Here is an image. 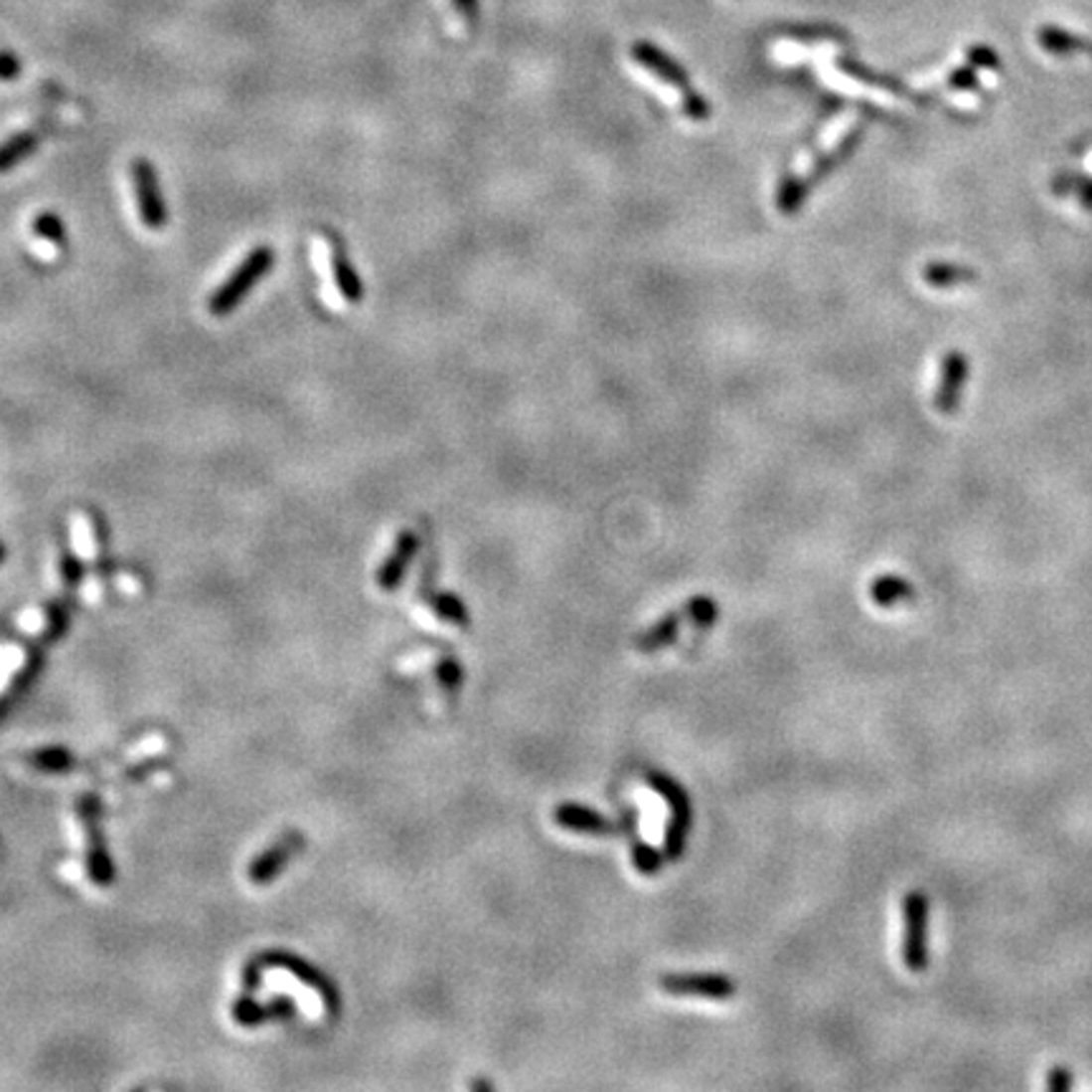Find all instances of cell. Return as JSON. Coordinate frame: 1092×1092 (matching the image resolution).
I'll list each match as a JSON object with an SVG mask.
<instances>
[{"label":"cell","mask_w":1092,"mask_h":1092,"mask_svg":"<svg viewBox=\"0 0 1092 1092\" xmlns=\"http://www.w3.org/2000/svg\"><path fill=\"white\" fill-rule=\"evenodd\" d=\"M271 268H273V248H268V245H258V248L250 250L243 261L238 263V268H235V271L231 273V276H228L216 291H213V296L208 299V311H211L213 316H218V319H221V316L234 314V311L240 306V301L253 291L255 283L261 281Z\"/></svg>","instance_id":"6da1fadb"},{"label":"cell","mask_w":1092,"mask_h":1092,"mask_svg":"<svg viewBox=\"0 0 1092 1092\" xmlns=\"http://www.w3.org/2000/svg\"><path fill=\"white\" fill-rule=\"evenodd\" d=\"M645 779H648L650 787L666 799L668 807H671V822H668L666 838H663V855H666L668 862H678L683 858V853H686L688 835H691V825H694L691 797H688V792L676 779L663 774V771H645Z\"/></svg>","instance_id":"7a4b0ae2"},{"label":"cell","mask_w":1092,"mask_h":1092,"mask_svg":"<svg viewBox=\"0 0 1092 1092\" xmlns=\"http://www.w3.org/2000/svg\"><path fill=\"white\" fill-rule=\"evenodd\" d=\"M928 898L921 890H913L903 898V964L921 974L928 966Z\"/></svg>","instance_id":"3957f363"},{"label":"cell","mask_w":1092,"mask_h":1092,"mask_svg":"<svg viewBox=\"0 0 1092 1092\" xmlns=\"http://www.w3.org/2000/svg\"><path fill=\"white\" fill-rule=\"evenodd\" d=\"M132 185L134 198H137L139 218H142L145 228L162 231L167 226V206L165 198H162L160 183H157L155 167L145 157H137L132 162Z\"/></svg>","instance_id":"277c9868"},{"label":"cell","mask_w":1092,"mask_h":1092,"mask_svg":"<svg viewBox=\"0 0 1092 1092\" xmlns=\"http://www.w3.org/2000/svg\"><path fill=\"white\" fill-rule=\"evenodd\" d=\"M660 989L671 997H696L726 1002L736 997V982L723 974H666L660 976Z\"/></svg>","instance_id":"5b68a950"},{"label":"cell","mask_w":1092,"mask_h":1092,"mask_svg":"<svg viewBox=\"0 0 1092 1092\" xmlns=\"http://www.w3.org/2000/svg\"><path fill=\"white\" fill-rule=\"evenodd\" d=\"M554 822L564 830L579 832V835H594V838H615L625 830V822H612L605 815H599L597 810L571 802L556 804Z\"/></svg>","instance_id":"8992f818"},{"label":"cell","mask_w":1092,"mask_h":1092,"mask_svg":"<svg viewBox=\"0 0 1092 1092\" xmlns=\"http://www.w3.org/2000/svg\"><path fill=\"white\" fill-rule=\"evenodd\" d=\"M966 375H969V365H966L964 355L959 352H951L946 355L941 367V385L936 390V397H933V405L943 415H951L959 407V394L964 390Z\"/></svg>","instance_id":"52a82bcc"},{"label":"cell","mask_w":1092,"mask_h":1092,"mask_svg":"<svg viewBox=\"0 0 1092 1092\" xmlns=\"http://www.w3.org/2000/svg\"><path fill=\"white\" fill-rule=\"evenodd\" d=\"M632 56H635V62L643 64L645 69H650L655 77H660L666 83L676 86L681 94L691 91V78L686 77V72H683V69L678 67L676 62H673L671 56H666L663 51L655 49V46L638 44L635 49H632Z\"/></svg>","instance_id":"ba28073f"},{"label":"cell","mask_w":1092,"mask_h":1092,"mask_svg":"<svg viewBox=\"0 0 1092 1092\" xmlns=\"http://www.w3.org/2000/svg\"><path fill=\"white\" fill-rule=\"evenodd\" d=\"M417 546H420V542H417V537L412 532H402L397 537V544H394V551L392 554L385 559V564L380 566V574H378V582L383 589H394L399 582H402V577H405V571L407 566H410L412 556L417 554Z\"/></svg>","instance_id":"9c48e42d"},{"label":"cell","mask_w":1092,"mask_h":1092,"mask_svg":"<svg viewBox=\"0 0 1092 1092\" xmlns=\"http://www.w3.org/2000/svg\"><path fill=\"white\" fill-rule=\"evenodd\" d=\"M329 263H332V278L339 294L350 301V304L362 301V296H365V286H362L360 276H357L350 258H347V253H344V248L339 243H329Z\"/></svg>","instance_id":"30bf717a"},{"label":"cell","mask_w":1092,"mask_h":1092,"mask_svg":"<svg viewBox=\"0 0 1092 1092\" xmlns=\"http://www.w3.org/2000/svg\"><path fill=\"white\" fill-rule=\"evenodd\" d=\"M683 617H686V612H668L666 617H660L653 627H648V630L635 640V648H638L640 653H655V650L676 643L678 632H681Z\"/></svg>","instance_id":"8fae6325"},{"label":"cell","mask_w":1092,"mask_h":1092,"mask_svg":"<svg viewBox=\"0 0 1092 1092\" xmlns=\"http://www.w3.org/2000/svg\"><path fill=\"white\" fill-rule=\"evenodd\" d=\"M859 134H862V129H859V127H858V129H853V132H848V134H845V137H843V142H840V145L835 147V150L827 152V155H822L820 160H817L815 165H812L810 175H807V178H804V183L810 185V190L815 188V185L820 183L822 178H827V175H830V172L835 170V167H838L840 162H843L845 157L850 155V152H855V147H858V142H859Z\"/></svg>","instance_id":"7c38bea8"},{"label":"cell","mask_w":1092,"mask_h":1092,"mask_svg":"<svg viewBox=\"0 0 1092 1092\" xmlns=\"http://www.w3.org/2000/svg\"><path fill=\"white\" fill-rule=\"evenodd\" d=\"M39 147V134L36 132H18L11 139H6L0 145V172L13 170L16 165H21L26 157L34 155V150Z\"/></svg>","instance_id":"4fadbf2b"},{"label":"cell","mask_w":1092,"mask_h":1092,"mask_svg":"<svg viewBox=\"0 0 1092 1092\" xmlns=\"http://www.w3.org/2000/svg\"><path fill=\"white\" fill-rule=\"evenodd\" d=\"M870 597L875 605L880 607H893L900 599L913 597V587H910L905 579L893 577V574H885V577H877L870 587Z\"/></svg>","instance_id":"5bb4252c"},{"label":"cell","mask_w":1092,"mask_h":1092,"mask_svg":"<svg viewBox=\"0 0 1092 1092\" xmlns=\"http://www.w3.org/2000/svg\"><path fill=\"white\" fill-rule=\"evenodd\" d=\"M974 278V271L964 266H956V263H928L923 268V281L933 289H948V286H959V283Z\"/></svg>","instance_id":"9a60e30c"},{"label":"cell","mask_w":1092,"mask_h":1092,"mask_svg":"<svg viewBox=\"0 0 1092 1092\" xmlns=\"http://www.w3.org/2000/svg\"><path fill=\"white\" fill-rule=\"evenodd\" d=\"M810 185L804 183V178H794V175H787V178H782V183H779V190H777V208L782 216H794V213L802 208V203L807 200V195H810Z\"/></svg>","instance_id":"2e32d148"},{"label":"cell","mask_w":1092,"mask_h":1092,"mask_svg":"<svg viewBox=\"0 0 1092 1092\" xmlns=\"http://www.w3.org/2000/svg\"><path fill=\"white\" fill-rule=\"evenodd\" d=\"M430 607L435 610V615L458 627H468V622H471L466 605L455 594H435V597H430Z\"/></svg>","instance_id":"e0dca14e"},{"label":"cell","mask_w":1092,"mask_h":1092,"mask_svg":"<svg viewBox=\"0 0 1092 1092\" xmlns=\"http://www.w3.org/2000/svg\"><path fill=\"white\" fill-rule=\"evenodd\" d=\"M632 862H635L640 875H658L663 862H666V855L660 853V850L650 848V845L640 843V840H635L632 843Z\"/></svg>","instance_id":"ac0fdd59"},{"label":"cell","mask_w":1092,"mask_h":1092,"mask_svg":"<svg viewBox=\"0 0 1092 1092\" xmlns=\"http://www.w3.org/2000/svg\"><path fill=\"white\" fill-rule=\"evenodd\" d=\"M683 612H686V617L694 622L696 627H710L715 622V617H718V605H715L713 597L699 594V597L688 599L686 610Z\"/></svg>","instance_id":"d6986e66"},{"label":"cell","mask_w":1092,"mask_h":1092,"mask_svg":"<svg viewBox=\"0 0 1092 1092\" xmlns=\"http://www.w3.org/2000/svg\"><path fill=\"white\" fill-rule=\"evenodd\" d=\"M34 231L44 240L54 243L56 248H62L67 243V231H64V223L54 216V213H41L34 221Z\"/></svg>","instance_id":"ffe728a7"},{"label":"cell","mask_w":1092,"mask_h":1092,"mask_svg":"<svg viewBox=\"0 0 1092 1092\" xmlns=\"http://www.w3.org/2000/svg\"><path fill=\"white\" fill-rule=\"evenodd\" d=\"M1039 44H1042L1049 54H1067V51L1082 49L1080 39L1065 34V31H1059V28H1044L1042 34H1039Z\"/></svg>","instance_id":"44dd1931"},{"label":"cell","mask_w":1092,"mask_h":1092,"mask_svg":"<svg viewBox=\"0 0 1092 1092\" xmlns=\"http://www.w3.org/2000/svg\"><path fill=\"white\" fill-rule=\"evenodd\" d=\"M286 855H289V845H278V848H273L271 855L261 858L253 865V880H258V882L268 880V877L276 872V862L286 859Z\"/></svg>","instance_id":"7402d4cb"},{"label":"cell","mask_w":1092,"mask_h":1092,"mask_svg":"<svg viewBox=\"0 0 1092 1092\" xmlns=\"http://www.w3.org/2000/svg\"><path fill=\"white\" fill-rule=\"evenodd\" d=\"M681 104H683V111H686L688 117L694 119V122H705V119L710 117V104L703 99V96L696 94L694 89L681 94Z\"/></svg>","instance_id":"603a6c76"},{"label":"cell","mask_w":1092,"mask_h":1092,"mask_svg":"<svg viewBox=\"0 0 1092 1092\" xmlns=\"http://www.w3.org/2000/svg\"><path fill=\"white\" fill-rule=\"evenodd\" d=\"M435 673H438L440 683H443L445 688H458V686H461V681H463L461 666H458V663H455V660H450V658L440 660L438 668H435Z\"/></svg>","instance_id":"cb8c5ba5"},{"label":"cell","mask_w":1092,"mask_h":1092,"mask_svg":"<svg viewBox=\"0 0 1092 1092\" xmlns=\"http://www.w3.org/2000/svg\"><path fill=\"white\" fill-rule=\"evenodd\" d=\"M1047 1087H1049V1090H1054V1092L1070 1090V1087H1072L1070 1072L1062 1070V1067H1054V1070L1049 1072V1077H1047Z\"/></svg>","instance_id":"d4e9b609"},{"label":"cell","mask_w":1092,"mask_h":1092,"mask_svg":"<svg viewBox=\"0 0 1092 1092\" xmlns=\"http://www.w3.org/2000/svg\"><path fill=\"white\" fill-rule=\"evenodd\" d=\"M471 1090H494V1085L488 1080H478V1082H471Z\"/></svg>","instance_id":"484cf974"},{"label":"cell","mask_w":1092,"mask_h":1092,"mask_svg":"<svg viewBox=\"0 0 1092 1092\" xmlns=\"http://www.w3.org/2000/svg\"><path fill=\"white\" fill-rule=\"evenodd\" d=\"M0 559H3V546H0Z\"/></svg>","instance_id":"4316f807"}]
</instances>
